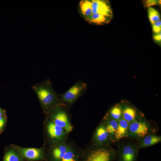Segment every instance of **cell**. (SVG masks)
Returning a JSON list of instances; mask_svg holds the SVG:
<instances>
[{"label": "cell", "mask_w": 161, "mask_h": 161, "mask_svg": "<svg viewBox=\"0 0 161 161\" xmlns=\"http://www.w3.org/2000/svg\"><path fill=\"white\" fill-rule=\"evenodd\" d=\"M87 87V84L86 83L80 80L78 81L62 95V99L65 102L72 103L80 97Z\"/></svg>", "instance_id": "obj_1"}, {"label": "cell", "mask_w": 161, "mask_h": 161, "mask_svg": "<svg viewBox=\"0 0 161 161\" xmlns=\"http://www.w3.org/2000/svg\"><path fill=\"white\" fill-rule=\"evenodd\" d=\"M91 1V11L89 18L91 15L99 14L111 19L112 17V9L109 2L102 0H92Z\"/></svg>", "instance_id": "obj_2"}, {"label": "cell", "mask_w": 161, "mask_h": 161, "mask_svg": "<svg viewBox=\"0 0 161 161\" xmlns=\"http://www.w3.org/2000/svg\"><path fill=\"white\" fill-rule=\"evenodd\" d=\"M37 93L40 101L45 106L50 105L57 98L54 92L49 86L40 87L37 90Z\"/></svg>", "instance_id": "obj_3"}, {"label": "cell", "mask_w": 161, "mask_h": 161, "mask_svg": "<svg viewBox=\"0 0 161 161\" xmlns=\"http://www.w3.org/2000/svg\"><path fill=\"white\" fill-rule=\"evenodd\" d=\"M54 123L68 132L71 131L72 126L69 122L68 116L64 111L60 110L53 116Z\"/></svg>", "instance_id": "obj_4"}, {"label": "cell", "mask_w": 161, "mask_h": 161, "mask_svg": "<svg viewBox=\"0 0 161 161\" xmlns=\"http://www.w3.org/2000/svg\"><path fill=\"white\" fill-rule=\"evenodd\" d=\"M111 154L106 149H98L92 151L88 156L86 161H110Z\"/></svg>", "instance_id": "obj_5"}, {"label": "cell", "mask_w": 161, "mask_h": 161, "mask_svg": "<svg viewBox=\"0 0 161 161\" xmlns=\"http://www.w3.org/2000/svg\"><path fill=\"white\" fill-rule=\"evenodd\" d=\"M148 128L144 122H134L129 126L131 132L139 137H143L148 133Z\"/></svg>", "instance_id": "obj_6"}, {"label": "cell", "mask_w": 161, "mask_h": 161, "mask_svg": "<svg viewBox=\"0 0 161 161\" xmlns=\"http://www.w3.org/2000/svg\"><path fill=\"white\" fill-rule=\"evenodd\" d=\"M47 130L49 136L53 138L59 139L64 135L63 129L53 122H50L48 124Z\"/></svg>", "instance_id": "obj_7"}, {"label": "cell", "mask_w": 161, "mask_h": 161, "mask_svg": "<svg viewBox=\"0 0 161 161\" xmlns=\"http://www.w3.org/2000/svg\"><path fill=\"white\" fill-rule=\"evenodd\" d=\"M20 150L22 155L29 159H37L41 156V151L40 149L34 148H22Z\"/></svg>", "instance_id": "obj_8"}, {"label": "cell", "mask_w": 161, "mask_h": 161, "mask_svg": "<svg viewBox=\"0 0 161 161\" xmlns=\"http://www.w3.org/2000/svg\"><path fill=\"white\" fill-rule=\"evenodd\" d=\"M128 126V122L123 119L120 120L114 133L115 137L117 139L123 137L126 134Z\"/></svg>", "instance_id": "obj_9"}, {"label": "cell", "mask_w": 161, "mask_h": 161, "mask_svg": "<svg viewBox=\"0 0 161 161\" xmlns=\"http://www.w3.org/2000/svg\"><path fill=\"white\" fill-rule=\"evenodd\" d=\"M135 157V152L132 147L126 146L123 148L121 154V161H134Z\"/></svg>", "instance_id": "obj_10"}, {"label": "cell", "mask_w": 161, "mask_h": 161, "mask_svg": "<svg viewBox=\"0 0 161 161\" xmlns=\"http://www.w3.org/2000/svg\"><path fill=\"white\" fill-rule=\"evenodd\" d=\"M111 19L104 16L95 14L91 15L86 20L89 23L97 25H102L109 22Z\"/></svg>", "instance_id": "obj_11"}, {"label": "cell", "mask_w": 161, "mask_h": 161, "mask_svg": "<svg viewBox=\"0 0 161 161\" xmlns=\"http://www.w3.org/2000/svg\"><path fill=\"white\" fill-rule=\"evenodd\" d=\"M122 114L124 119L127 122H131L134 119L136 112L134 109L131 107H127L123 111Z\"/></svg>", "instance_id": "obj_12"}, {"label": "cell", "mask_w": 161, "mask_h": 161, "mask_svg": "<svg viewBox=\"0 0 161 161\" xmlns=\"http://www.w3.org/2000/svg\"><path fill=\"white\" fill-rule=\"evenodd\" d=\"M67 149L64 145H61L54 149L53 151L54 157L58 160H61Z\"/></svg>", "instance_id": "obj_13"}, {"label": "cell", "mask_w": 161, "mask_h": 161, "mask_svg": "<svg viewBox=\"0 0 161 161\" xmlns=\"http://www.w3.org/2000/svg\"><path fill=\"white\" fill-rule=\"evenodd\" d=\"M161 140L160 137L156 136H147L144 139L142 145L143 146H148L159 142Z\"/></svg>", "instance_id": "obj_14"}, {"label": "cell", "mask_w": 161, "mask_h": 161, "mask_svg": "<svg viewBox=\"0 0 161 161\" xmlns=\"http://www.w3.org/2000/svg\"><path fill=\"white\" fill-rule=\"evenodd\" d=\"M148 13V17L152 24L160 20V14L155 9L151 7H149Z\"/></svg>", "instance_id": "obj_15"}, {"label": "cell", "mask_w": 161, "mask_h": 161, "mask_svg": "<svg viewBox=\"0 0 161 161\" xmlns=\"http://www.w3.org/2000/svg\"><path fill=\"white\" fill-rule=\"evenodd\" d=\"M108 134L106 128L103 126H100L97 130L96 137L99 141H103L107 139Z\"/></svg>", "instance_id": "obj_16"}, {"label": "cell", "mask_w": 161, "mask_h": 161, "mask_svg": "<svg viewBox=\"0 0 161 161\" xmlns=\"http://www.w3.org/2000/svg\"><path fill=\"white\" fill-rule=\"evenodd\" d=\"M123 112L121 108L117 105L113 107L111 109L110 114L111 116L114 119H119L122 114Z\"/></svg>", "instance_id": "obj_17"}, {"label": "cell", "mask_w": 161, "mask_h": 161, "mask_svg": "<svg viewBox=\"0 0 161 161\" xmlns=\"http://www.w3.org/2000/svg\"><path fill=\"white\" fill-rule=\"evenodd\" d=\"M19 156L13 151H9L5 154L3 161H20Z\"/></svg>", "instance_id": "obj_18"}, {"label": "cell", "mask_w": 161, "mask_h": 161, "mask_svg": "<svg viewBox=\"0 0 161 161\" xmlns=\"http://www.w3.org/2000/svg\"><path fill=\"white\" fill-rule=\"evenodd\" d=\"M118 124L117 122L115 120H110L106 128L108 133L110 134L114 133Z\"/></svg>", "instance_id": "obj_19"}, {"label": "cell", "mask_w": 161, "mask_h": 161, "mask_svg": "<svg viewBox=\"0 0 161 161\" xmlns=\"http://www.w3.org/2000/svg\"><path fill=\"white\" fill-rule=\"evenodd\" d=\"M61 160L62 161H75L73 152L68 149L64 155Z\"/></svg>", "instance_id": "obj_20"}, {"label": "cell", "mask_w": 161, "mask_h": 161, "mask_svg": "<svg viewBox=\"0 0 161 161\" xmlns=\"http://www.w3.org/2000/svg\"><path fill=\"white\" fill-rule=\"evenodd\" d=\"M152 25L153 31L155 34L161 32V21L160 20L154 23Z\"/></svg>", "instance_id": "obj_21"}, {"label": "cell", "mask_w": 161, "mask_h": 161, "mask_svg": "<svg viewBox=\"0 0 161 161\" xmlns=\"http://www.w3.org/2000/svg\"><path fill=\"white\" fill-rule=\"evenodd\" d=\"M159 1L155 0H147L145 2L146 6L149 7L150 6L157 4Z\"/></svg>", "instance_id": "obj_22"}, {"label": "cell", "mask_w": 161, "mask_h": 161, "mask_svg": "<svg viewBox=\"0 0 161 161\" xmlns=\"http://www.w3.org/2000/svg\"><path fill=\"white\" fill-rule=\"evenodd\" d=\"M153 38L156 42H160L161 40V32L157 34H155L153 36Z\"/></svg>", "instance_id": "obj_23"}, {"label": "cell", "mask_w": 161, "mask_h": 161, "mask_svg": "<svg viewBox=\"0 0 161 161\" xmlns=\"http://www.w3.org/2000/svg\"><path fill=\"white\" fill-rule=\"evenodd\" d=\"M4 120L1 116L0 117V129H1L4 126Z\"/></svg>", "instance_id": "obj_24"}, {"label": "cell", "mask_w": 161, "mask_h": 161, "mask_svg": "<svg viewBox=\"0 0 161 161\" xmlns=\"http://www.w3.org/2000/svg\"><path fill=\"white\" fill-rule=\"evenodd\" d=\"M2 115V113L1 112V109H0V117Z\"/></svg>", "instance_id": "obj_25"}]
</instances>
